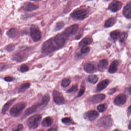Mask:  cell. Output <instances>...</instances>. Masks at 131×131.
I'll return each mask as SVG.
<instances>
[{
	"label": "cell",
	"instance_id": "6da1fadb",
	"mask_svg": "<svg viewBox=\"0 0 131 131\" xmlns=\"http://www.w3.org/2000/svg\"><path fill=\"white\" fill-rule=\"evenodd\" d=\"M50 100V96L49 95L44 96L42 99V101L40 103L35 104L32 107L27 109L23 116V118L27 117V116L32 114L34 113L39 111L43 109L47 105Z\"/></svg>",
	"mask_w": 131,
	"mask_h": 131
},
{
	"label": "cell",
	"instance_id": "74e56055",
	"mask_svg": "<svg viewBox=\"0 0 131 131\" xmlns=\"http://www.w3.org/2000/svg\"><path fill=\"white\" fill-rule=\"evenodd\" d=\"M23 126L22 124H19L16 128H14L13 131H21L23 129Z\"/></svg>",
	"mask_w": 131,
	"mask_h": 131
},
{
	"label": "cell",
	"instance_id": "8fae6325",
	"mask_svg": "<svg viewBox=\"0 0 131 131\" xmlns=\"http://www.w3.org/2000/svg\"><path fill=\"white\" fill-rule=\"evenodd\" d=\"M78 28L79 26L78 24L72 25L67 28L63 34L68 37L69 36L75 34L77 32Z\"/></svg>",
	"mask_w": 131,
	"mask_h": 131
},
{
	"label": "cell",
	"instance_id": "d590c367",
	"mask_svg": "<svg viewBox=\"0 0 131 131\" xmlns=\"http://www.w3.org/2000/svg\"><path fill=\"white\" fill-rule=\"evenodd\" d=\"M97 109L100 112H104L105 110V105L103 104H101V105H99L97 107Z\"/></svg>",
	"mask_w": 131,
	"mask_h": 131
},
{
	"label": "cell",
	"instance_id": "ab89813d",
	"mask_svg": "<svg viewBox=\"0 0 131 131\" xmlns=\"http://www.w3.org/2000/svg\"><path fill=\"white\" fill-rule=\"evenodd\" d=\"M116 90V89H115V88L112 89L110 90V94H112V93H114L115 92Z\"/></svg>",
	"mask_w": 131,
	"mask_h": 131
},
{
	"label": "cell",
	"instance_id": "d6986e66",
	"mask_svg": "<svg viewBox=\"0 0 131 131\" xmlns=\"http://www.w3.org/2000/svg\"><path fill=\"white\" fill-rule=\"evenodd\" d=\"M109 83V81L108 79L102 81L98 84L97 89H96V91L99 92L103 90V89H105L108 85Z\"/></svg>",
	"mask_w": 131,
	"mask_h": 131
},
{
	"label": "cell",
	"instance_id": "f6af8a7d",
	"mask_svg": "<svg viewBox=\"0 0 131 131\" xmlns=\"http://www.w3.org/2000/svg\"><path fill=\"white\" fill-rule=\"evenodd\" d=\"M0 131H2V130L1 129H0Z\"/></svg>",
	"mask_w": 131,
	"mask_h": 131
},
{
	"label": "cell",
	"instance_id": "f1b7e54d",
	"mask_svg": "<svg viewBox=\"0 0 131 131\" xmlns=\"http://www.w3.org/2000/svg\"><path fill=\"white\" fill-rule=\"evenodd\" d=\"M70 80L68 79H64L63 80L62 82V86L64 87H66L70 85Z\"/></svg>",
	"mask_w": 131,
	"mask_h": 131
},
{
	"label": "cell",
	"instance_id": "e0dca14e",
	"mask_svg": "<svg viewBox=\"0 0 131 131\" xmlns=\"http://www.w3.org/2000/svg\"><path fill=\"white\" fill-rule=\"evenodd\" d=\"M108 66V62L106 59L101 60L98 64V69L100 72H103L105 70Z\"/></svg>",
	"mask_w": 131,
	"mask_h": 131
},
{
	"label": "cell",
	"instance_id": "ba28073f",
	"mask_svg": "<svg viewBox=\"0 0 131 131\" xmlns=\"http://www.w3.org/2000/svg\"><path fill=\"white\" fill-rule=\"evenodd\" d=\"M30 33L31 37L35 42L40 40L41 38V34L39 29L34 26H32L30 28Z\"/></svg>",
	"mask_w": 131,
	"mask_h": 131
},
{
	"label": "cell",
	"instance_id": "4fadbf2b",
	"mask_svg": "<svg viewBox=\"0 0 131 131\" xmlns=\"http://www.w3.org/2000/svg\"><path fill=\"white\" fill-rule=\"evenodd\" d=\"M85 115L86 118L90 121H93L98 118L99 114L96 111L92 110L87 112Z\"/></svg>",
	"mask_w": 131,
	"mask_h": 131
},
{
	"label": "cell",
	"instance_id": "e575fe53",
	"mask_svg": "<svg viewBox=\"0 0 131 131\" xmlns=\"http://www.w3.org/2000/svg\"><path fill=\"white\" fill-rule=\"evenodd\" d=\"M85 91V87L83 86H82L80 88V90L79 92L78 93V95H77V97H79L80 96H82L83 93H84V92Z\"/></svg>",
	"mask_w": 131,
	"mask_h": 131
},
{
	"label": "cell",
	"instance_id": "7c38bea8",
	"mask_svg": "<svg viewBox=\"0 0 131 131\" xmlns=\"http://www.w3.org/2000/svg\"><path fill=\"white\" fill-rule=\"evenodd\" d=\"M126 96L124 94H121L118 95L115 99L114 103L115 105L117 106H121L125 104L126 102Z\"/></svg>",
	"mask_w": 131,
	"mask_h": 131
},
{
	"label": "cell",
	"instance_id": "4316f807",
	"mask_svg": "<svg viewBox=\"0 0 131 131\" xmlns=\"http://www.w3.org/2000/svg\"><path fill=\"white\" fill-rule=\"evenodd\" d=\"M30 84L29 83H24L22 85L19 90V93H23L25 92L30 86Z\"/></svg>",
	"mask_w": 131,
	"mask_h": 131
},
{
	"label": "cell",
	"instance_id": "7402d4cb",
	"mask_svg": "<svg viewBox=\"0 0 131 131\" xmlns=\"http://www.w3.org/2000/svg\"><path fill=\"white\" fill-rule=\"evenodd\" d=\"M116 20L115 18L112 17L110 18L106 21L105 24V27L108 28L113 26L116 23Z\"/></svg>",
	"mask_w": 131,
	"mask_h": 131
},
{
	"label": "cell",
	"instance_id": "f35d334b",
	"mask_svg": "<svg viewBox=\"0 0 131 131\" xmlns=\"http://www.w3.org/2000/svg\"><path fill=\"white\" fill-rule=\"evenodd\" d=\"M4 79L7 82H11V81H13V78L11 77H5Z\"/></svg>",
	"mask_w": 131,
	"mask_h": 131
},
{
	"label": "cell",
	"instance_id": "9a60e30c",
	"mask_svg": "<svg viewBox=\"0 0 131 131\" xmlns=\"http://www.w3.org/2000/svg\"><path fill=\"white\" fill-rule=\"evenodd\" d=\"M123 13L125 17L130 19L131 17V2L128 4L123 8Z\"/></svg>",
	"mask_w": 131,
	"mask_h": 131
},
{
	"label": "cell",
	"instance_id": "8d00e7d4",
	"mask_svg": "<svg viewBox=\"0 0 131 131\" xmlns=\"http://www.w3.org/2000/svg\"><path fill=\"white\" fill-rule=\"evenodd\" d=\"M28 70H29V67L26 65H23L20 67V70L23 72H26Z\"/></svg>",
	"mask_w": 131,
	"mask_h": 131
},
{
	"label": "cell",
	"instance_id": "8992f818",
	"mask_svg": "<svg viewBox=\"0 0 131 131\" xmlns=\"http://www.w3.org/2000/svg\"><path fill=\"white\" fill-rule=\"evenodd\" d=\"M67 37L64 34H58L55 37L53 41L57 48H61L64 46L66 41Z\"/></svg>",
	"mask_w": 131,
	"mask_h": 131
},
{
	"label": "cell",
	"instance_id": "d6a6232c",
	"mask_svg": "<svg viewBox=\"0 0 131 131\" xmlns=\"http://www.w3.org/2000/svg\"><path fill=\"white\" fill-rule=\"evenodd\" d=\"M62 122L66 125H70L72 123V121L70 118H65L62 119Z\"/></svg>",
	"mask_w": 131,
	"mask_h": 131
},
{
	"label": "cell",
	"instance_id": "836d02e7",
	"mask_svg": "<svg viewBox=\"0 0 131 131\" xmlns=\"http://www.w3.org/2000/svg\"><path fill=\"white\" fill-rule=\"evenodd\" d=\"M77 90V86L75 85L72 86L70 89L69 90L67 91V92L68 93H71L74 92H76Z\"/></svg>",
	"mask_w": 131,
	"mask_h": 131
},
{
	"label": "cell",
	"instance_id": "5bb4252c",
	"mask_svg": "<svg viewBox=\"0 0 131 131\" xmlns=\"http://www.w3.org/2000/svg\"><path fill=\"white\" fill-rule=\"evenodd\" d=\"M105 95L104 94H101L95 95L90 98V100L93 103H99L103 101L105 98Z\"/></svg>",
	"mask_w": 131,
	"mask_h": 131
},
{
	"label": "cell",
	"instance_id": "7a4b0ae2",
	"mask_svg": "<svg viewBox=\"0 0 131 131\" xmlns=\"http://www.w3.org/2000/svg\"><path fill=\"white\" fill-rule=\"evenodd\" d=\"M42 119V116L40 115H36L30 117L27 120V124L29 128L35 129L39 126Z\"/></svg>",
	"mask_w": 131,
	"mask_h": 131
},
{
	"label": "cell",
	"instance_id": "277c9868",
	"mask_svg": "<svg viewBox=\"0 0 131 131\" xmlns=\"http://www.w3.org/2000/svg\"><path fill=\"white\" fill-rule=\"evenodd\" d=\"M26 107L25 103H19L14 105L10 110V114L12 116L16 117L19 115Z\"/></svg>",
	"mask_w": 131,
	"mask_h": 131
},
{
	"label": "cell",
	"instance_id": "ffe728a7",
	"mask_svg": "<svg viewBox=\"0 0 131 131\" xmlns=\"http://www.w3.org/2000/svg\"><path fill=\"white\" fill-rule=\"evenodd\" d=\"M38 8L37 6H36L35 4L32 3H27L26 4L24 7V9L25 10L28 11H32V10H36Z\"/></svg>",
	"mask_w": 131,
	"mask_h": 131
},
{
	"label": "cell",
	"instance_id": "4dcf8cb0",
	"mask_svg": "<svg viewBox=\"0 0 131 131\" xmlns=\"http://www.w3.org/2000/svg\"><path fill=\"white\" fill-rule=\"evenodd\" d=\"M127 34L126 33H123L122 34H120V37H119V40L121 42H125V40H126L127 37Z\"/></svg>",
	"mask_w": 131,
	"mask_h": 131
},
{
	"label": "cell",
	"instance_id": "f546056e",
	"mask_svg": "<svg viewBox=\"0 0 131 131\" xmlns=\"http://www.w3.org/2000/svg\"><path fill=\"white\" fill-rule=\"evenodd\" d=\"M64 23L63 22H60L57 23L56 25V31H59L62 29L63 27L64 26Z\"/></svg>",
	"mask_w": 131,
	"mask_h": 131
},
{
	"label": "cell",
	"instance_id": "44dd1931",
	"mask_svg": "<svg viewBox=\"0 0 131 131\" xmlns=\"http://www.w3.org/2000/svg\"><path fill=\"white\" fill-rule=\"evenodd\" d=\"M53 123V120L50 117H47L45 118L42 122V125L44 127H48L50 126Z\"/></svg>",
	"mask_w": 131,
	"mask_h": 131
},
{
	"label": "cell",
	"instance_id": "2e32d148",
	"mask_svg": "<svg viewBox=\"0 0 131 131\" xmlns=\"http://www.w3.org/2000/svg\"><path fill=\"white\" fill-rule=\"evenodd\" d=\"M84 69L88 73H92L96 71V68L95 66L91 63H86L84 66Z\"/></svg>",
	"mask_w": 131,
	"mask_h": 131
},
{
	"label": "cell",
	"instance_id": "484cf974",
	"mask_svg": "<svg viewBox=\"0 0 131 131\" xmlns=\"http://www.w3.org/2000/svg\"><path fill=\"white\" fill-rule=\"evenodd\" d=\"M98 77L95 75H90L88 77V81L92 84L96 83L98 82Z\"/></svg>",
	"mask_w": 131,
	"mask_h": 131
},
{
	"label": "cell",
	"instance_id": "9c48e42d",
	"mask_svg": "<svg viewBox=\"0 0 131 131\" xmlns=\"http://www.w3.org/2000/svg\"><path fill=\"white\" fill-rule=\"evenodd\" d=\"M53 96L54 102L57 105H62L65 103V99L62 94L58 91L56 90L53 91Z\"/></svg>",
	"mask_w": 131,
	"mask_h": 131
},
{
	"label": "cell",
	"instance_id": "3957f363",
	"mask_svg": "<svg viewBox=\"0 0 131 131\" xmlns=\"http://www.w3.org/2000/svg\"><path fill=\"white\" fill-rule=\"evenodd\" d=\"M58 49L53 40L50 39L44 43L42 46V50L44 53L49 54L53 52Z\"/></svg>",
	"mask_w": 131,
	"mask_h": 131
},
{
	"label": "cell",
	"instance_id": "ac0fdd59",
	"mask_svg": "<svg viewBox=\"0 0 131 131\" xmlns=\"http://www.w3.org/2000/svg\"><path fill=\"white\" fill-rule=\"evenodd\" d=\"M119 63L118 61H113L112 62L108 69V72L110 73H115L118 70Z\"/></svg>",
	"mask_w": 131,
	"mask_h": 131
},
{
	"label": "cell",
	"instance_id": "52a82bcc",
	"mask_svg": "<svg viewBox=\"0 0 131 131\" xmlns=\"http://www.w3.org/2000/svg\"><path fill=\"white\" fill-rule=\"evenodd\" d=\"M98 124L102 127L109 128L112 126V120L109 116H105L101 118L98 121Z\"/></svg>",
	"mask_w": 131,
	"mask_h": 131
},
{
	"label": "cell",
	"instance_id": "1f68e13d",
	"mask_svg": "<svg viewBox=\"0 0 131 131\" xmlns=\"http://www.w3.org/2000/svg\"><path fill=\"white\" fill-rule=\"evenodd\" d=\"M90 50V49L89 47L86 46H84L82 47L80 51H81V52L83 54H85V53L89 52Z\"/></svg>",
	"mask_w": 131,
	"mask_h": 131
},
{
	"label": "cell",
	"instance_id": "60d3db41",
	"mask_svg": "<svg viewBox=\"0 0 131 131\" xmlns=\"http://www.w3.org/2000/svg\"><path fill=\"white\" fill-rule=\"evenodd\" d=\"M56 129L54 128H51L49 129H48L47 131H57Z\"/></svg>",
	"mask_w": 131,
	"mask_h": 131
},
{
	"label": "cell",
	"instance_id": "7bdbcfd3",
	"mask_svg": "<svg viewBox=\"0 0 131 131\" xmlns=\"http://www.w3.org/2000/svg\"><path fill=\"white\" fill-rule=\"evenodd\" d=\"M1 30L0 29V35H1Z\"/></svg>",
	"mask_w": 131,
	"mask_h": 131
},
{
	"label": "cell",
	"instance_id": "ee69618b",
	"mask_svg": "<svg viewBox=\"0 0 131 131\" xmlns=\"http://www.w3.org/2000/svg\"><path fill=\"white\" fill-rule=\"evenodd\" d=\"M37 131H43V130H37Z\"/></svg>",
	"mask_w": 131,
	"mask_h": 131
},
{
	"label": "cell",
	"instance_id": "5b68a950",
	"mask_svg": "<svg viewBox=\"0 0 131 131\" xmlns=\"http://www.w3.org/2000/svg\"><path fill=\"white\" fill-rule=\"evenodd\" d=\"M88 11L85 9L77 10L73 12L71 14V16L78 20H82L87 17Z\"/></svg>",
	"mask_w": 131,
	"mask_h": 131
},
{
	"label": "cell",
	"instance_id": "d4e9b609",
	"mask_svg": "<svg viewBox=\"0 0 131 131\" xmlns=\"http://www.w3.org/2000/svg\"><path fill=\"white\" fill-rule=\"evenodd\" d=\"M120 34V32L119 30H115L111 33L110 36L113 40H116L119 38Z\"/></svg>",
	"mask_w": 131,
	"mask_h": 131
},
{
	"label": "cell",
	"instance_id": "b9f144b4",
	"mask_svg": "<svg viewBox=\"0 0 131 131\" xmlns=\"http://www.w3.org/2000/svg\"><path fill=\"white\" fill-rule=\"evenodd\" d=\"M113 131H119L118 129H115V130H113Z\"/></svg>",
	"mask_w": 131,
	"mask_h": 131
},
{
	"label": "cell",
	"instance_id": "30bf717a",
	"mask_svg": "<svg viewBox=\"0 0 131 131\" xmlns=\"http://www.w3.org/2000/svg\"><path fill=\"white\" fill-rule=\"evenodd\" d=\"M122 4L120 1H113L109 6V9L113 12H116L120 10L122 8Z\"/></svg>",
	"mask_w": 131,
	"mask_h": 131
},
{
	"label": "cell",
	"instance_id": "83f0119b",
	"mask_svg": "<svg viewBox=\"0 0 131 131\" xmlns=\"http://www.w3.org/2000/svg\"><path fill=\"white\" fill-rule=\"evenodd\" d=\"M7 34L10 37L13 38L15 37L17 35V31L15 29H11L7 32Z\"/></svg>",
	"mask_w": 131,
	"mask_h": 131
},
{
	"label": "cell",
	"instance_id": "cb8c5ba5",
	"mask_svg": "<svg viewBox=\"0 0 131 131\" xmlns=\"http://www.w3.org/2000/svg\"><path fill=\"white\" fill-rule=\"evenodd\" d=\"M92 39L91 38H85L80 42L79 46L83 47L86 45H90L92 43Z\"/></svg>",
	"mask_w": 131,
	"mask_h": 131
},
{
	"label": "cell",
	"instance_id": "603a6c76",
	"mask_svg": "<svg viewBox=\"0 0 131 131\" xmlns=\"http://www.w3.org/2000/svg\"><path fill=\"white\" fill-rule=\"evenodd\" d=\"M15 100L16 99H13L11 100H9L4 105L2 109V113L3 114H5L6 113V111L8 110L9 107H10V106L15 102Z\"/></svg>",
	"mask_w": 131,
	"mask_h": 131
}]
</instances>
